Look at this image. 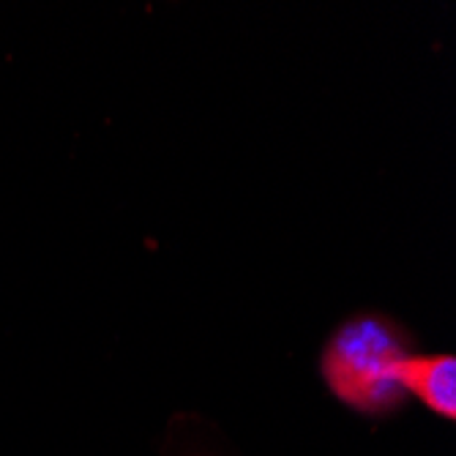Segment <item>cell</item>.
<instances>
[{"label": "cell", "mask_w": 456, "mask_h": 456, "mask_svg": "<svg viewBox=\"0 0 456 456\" xmlns=\"http://www.w3.org/2000/svg\"><path fill=\"white\" fill-rule=\"evenodd\" d=\"M407 355L402 330L378 314L347 320L322 353V378L345 404L380 416L404 402L396 363Z\"/></svg>", "instance_id": "6da1fadb"}, {"label": "cell", "mask_w": 456, "mask_h": 456, "mask_svg": "<svg viewBox=\"0 0 456 456\" xmlns=\"http://www.w3.org/2000/svg\"><path fill=\"white\" fill-rule=\"evenodd\" d=\"M396 380L404 394L419 396L432 412L453 421L456 416V358L404 355L396 363Z\"/></svg>", "instance_id": "7a4b0ae2"}]
</instances>
